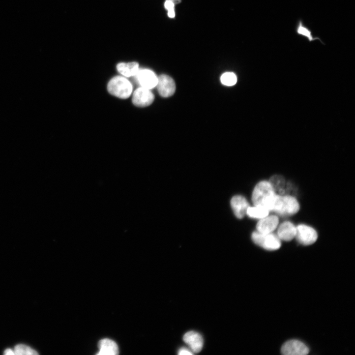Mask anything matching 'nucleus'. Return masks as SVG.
Returning a JSON list of instances; mask_svg holds the SVG:
<instances>
[{
  "label": "nucleus",
  "mask_w": 355,
  "mask_h": 355,
  "mask_svg": "<svg viewBox=\"0 0 355 355\" xmlns=\"http://www.w3.org/2000/svg\"><path fill=\"white\" fill-rule=\"evenodd\" d=\"M276 194L267 181H262L255 187L252 195L255 206L263 207L272 211Z\"/></svg>",
  "instance_id": "f257e3e1"
},
{
  "label": "nucleus",
  "mask_w": 355,
  "mask_h": 355,
  "mask_svg": "<svg viewBox=\"0 0 355 355\" xmlns=\"http://www.w3.org/2000/svg\"><path fill=\"white\" fill-rule=\"evenodd\" d=\"M299 205L293 197L276 195L272 211L283 216H291L298 212Z\"/></svg>",
  "instance_id": "f03ea898"
},
{
  "label": "nucleus",
  "mask_w": 355,
  "mask_h": 355,
  "mask_svg": "<svg viewBox=\"0 0 355 355\" xmlns=\"http://www.w3.org/2000/svg\"><path fill=\"white\" fill-rule=\"evenodd\" d=\"M107 88L111 94L121 99L129 98L133 90L131 83L122 76H116L112 79Z\"/></svg>",
  "instance_id": "7ed1b4c3"
},
{
  "label": "nucleus",
  "mask_w": 355,
  "mask_h": 355,
  "mask_svg": "<svg viewBox=\"0 0 355 355\" xmlns=\"http://www.w3.org/2000/svg\"><path fill=\"white\" fill-rule=\"evenodd\" d=\"M252 238L256 244L268 251L277 250L281 246L278 236L271 233L263 234L258 232H254Z\"/></svg>",
  "instance_id": "20e7f679"
},
{
  "label": "nucleus",
  "mask_w": 355,
  "mask_h": 355,
  "mask_svg": "<svg viewBox=\"0 0 355 355\" xmlns=\"http://www.w3.org/2000/svg\"><path fill=\"white\" fill-rule=\"evenodd\" d=\"M296 237L297 241L303 245H310L314 244L318 238L316 231L312 228L300 225L296 228Z\"/></svg>",
  "instance_id": "39448f33"
},
{
  "label": "nucleus",
  "mask_w": 355,
  "mask_h": 355,
  "mask_svg": "<svg viewBox=\"0 0 355 355\" xmlns=\"http://www.w3.org/2000/svg\"><path fill=\"white\" fill-rule=\"evenodd\" d=\"M281 352L284 355H306L309 353V349L301 341L291 340L282 346Z\"/></svg>",
  "instance_id": "423d86ee"
},
{
  "label": "nucleus",
  "mask_w": 355,
  "mask_h": 355,
  "mask_svg": "<svg viewBox=\"0 0 355 355\" xmlns=\"http://www.w3.org/2000/svg\"><path fill=\"white\" fill-rule=\"evenodd\" d=\"M154 96L150 89L141 87L135 90L132 97L133 104L139 107H145L152 104Z\"/></svg>",
  "instance_id": "0eeeda50"
},
{
  "label": "nucleus",
  "mask_w": 355,
  "mask_h": 355,
  "mask_svg": "<svg viewBox=\"0 0 355 355\" xmlns=\"http://www.w3.org/2000/svg\"><path fill=\"white\" fill-rule=\"evenodd\" d=\"M159 94L163 97H169L173 95L176 90V85L170 77L162 75L158 78L156 85Z\"/></svg>",
  "instance_id": "6e6552de"
},
{
  "label": "nucleus",
  "mask_w": 355,
  "mask_h": 355,
  "mask_svg": "<svg viewBox=\"0 0 355 355\" xmlns=\"http://www.w3.org/2000/svg\"><path fill=\"white\" fill-rule=\"evenodd\" d=\"M136 79L141 87L151 89L156 87L158 77L149 69L139 70L136 75Z\"/></svg>",
  "instance_id": "1a4fd4ad"
},
{
  "label": "nucleus",
  "mask_w": 355,
  "mask_h": 355,
  "mask_svg": "<svg viewBox=\"0 0 355 355\" xmlns=\"http://www.w3.org/2000/svg\"><path fill=\"white\" fill-rule=\"evenodd\" d=\"M183 340L194 353H199L203 349L204 339L198 332L193 331L188 332L184 335Z\"/></svg>",
  "instance_id": "9d476101"
},
{
  "label": "nucleus",
  "mask_w": 355,
  "mask_h": 355,
  "mask_svg": "<svg viewBox=\"0 0 355 355\" xmlns=\"http://www.w3.org/2000/svg\"><path fill=\"white\" fill-rule=\"evenodd\" d=\"M231 205L236 216L240 219L245 216L249 207L246 199L241 196L234 197L231 200Z\"/></svg>",
  "instance_id": "9b49d317"
},
{
  "label": "nucleus",
  "mask_w": 355,
  "mask_h": 355,
  "mask_svg": "<svg viewBox=\"0 0 355 355\" xmlns=\"http://www.w3.org/2000/svg\"><path fill=\"white\" fill-rule=\"evenodd\" d=\"M278 224L279 219L276 216H267L257 224V232L263 234L271 233L276 229Z\"/></svg>",
  "instance_id": "f8f14e48"
},
{
  "label": "nucleus",
  "mask_w": 355,
  "mask_h": 355,
  "mask_svg": "<svg viewBox=\"0 0 355 355\" xmlns=\"http://www.w3.org/2000/svg\"><path fill=\"white\" fill-rule=\"evenodd\" d=\"M296 232V228L292 223L285 222L279 226L277 236L281 240L290 241L295 237Z\"/></svg>",
  "instance_id": "ddd939ff"
},
{
  "label": "nucleus",
  "mask_w": 355,
  "mask_h": 355,
  "mask_svg": "<svg viewBox=\"0 0 355 355\" xmlns=\"http://www.w3.org/2000/svg\"><path fill=\"white\" fill-rule=\"evenodd\" d=\"M99 352L98 355H117L119 353L118 346L113 340L105 338L101 340L98 343Z\"/></svg>",
  "instance_id": "4468645a"
},
{
  "label": "nucleus",
  "mask_w": 355,
  "mask_h": 355,
  "mask_svg": "<svg viewBox=\"0 0 355 355\" xmlns=\"http://www.w3.org/2000/svg\"><path fill=\"white\" fill-rule=\"evenodd\" d=\"M139 65L137 62L120 63L117 66L118 72L126 77L136 76L139 70Z\"/></svg>",
  "instance_id": "2eb2a0df"
},
{
  "label": "nucleus",
  "mask_w": 355,
  "mask_h": 355,
  "mask_svg": "<svg viewBox=\"0 0 355 355\" xmlns=\"http://www.w3.org/2000/svg\"><path fill=\"white\" fill-rule=\"evenodd\" d=\"M274 190L275 193L279 195L284 196L286 193V186L284 178L279 175H275L271 178L269 182Z\"/></svg>",
  "instance_id": "dca6fc26"
},
{
  "label": "nucleus",
  "mask_w": 355,
  "mask_h": 355,
  "mask_svg": "<svg viewBox=\"0 0 355 355\" xmlns=\"http://www.w3.org/2000/svg\"><path fill=\"white\" fill-rule=\"evenodd\" d=\"M269 211L263 207H249L246 214L253 219H263L269 214Z\"/></svg>",
  "instance_id": "f3484780"
},
{
  "label": "nucleus",
  "mask_w": 355,
  "mask_h": 355,
  "mask_svg": "<svg viewBox=\"0 0 355 355\" xmlns=\"http://www.w3.org/2000/svg\"><path fill=\"white\" fill-rule=\"evenodd\" d=\"M296 33L306 38L309 42L316 40H320L318 37H314L312 31L306 27L301 21H299L296 29Z\"/></svg>",
  "instance_id": "a211bd4d"
},
{
  "label": "nucleus",
  "mask_w": 355,
  "mask_h": 355,
  "mask_svg": "<svg viewBox=\"0 0 355 355\" xmlns=\"http://www.w3.org/2000/svg\"><path fill=\"white\" fill-rule=\"evenodd\" d=\"M15 355H37L38 353L30 347L24 345L19 344L15 348Z\"/></svg>",
  "instance_id": "6ab92c4d"
},
{
  "label": "nucleus",
  "mask_w": 355,
  "mask_h": 355,
  "mask_svg": "<svg viewBox=\"0 0 355 355\" xmlns=\"http://www.w3.org/2000/svg\"><path fill=\"white\" fill-rule=\"evenodd\" d=\"M221 81L225 86H233L236 84L237 79V76L234 73L228 72L222 76Z\"/></svg>",
  "instance_id": "aec40b11"
},
{
  "label": "nucleus",
  "mask_w": 355,
  "mask_h": 355,
  "mask_svg": "<svg viewBox=\"0 0 355 355\" xmlns=\"http://www.w3.org/2000/svg\"><path fill=\"white\" fill-rule=\"evenodd\" d=\"M175 5L171 0H166L164 3V7L168 11V16L171 19H173L175 17Z\"/></svg>",
  "instance_id": "412c9836"
},
{
  "label": "nucleus",
  "mask_w": 355,
  "mask_h": 355,
  "mask_svg": "<svg viewBox=\"0 0 355 355\" xmlns=\"http://www.w3.org/2000/svg\"><path fill=\"white\" fill-rule=\"evenodd\" d=\"M194 353L190 350L186 348H181L178 351V355H192Z\"/></svg>",
  "instance_id": "4be33fe9"
},
{
  "label": "nucleus",
  "mask_w": 355,
  "mask_h": 355,
  "mask_svg": "<svg viewBox=\"0 0 355 355\" xmlns=\"http://www.w3.org/2000/svg\"><path fill=\"white\" fill-rule=\"evenodd\" d=\"M4 354L6 355H15L14 350L11 349H7L5 351Z\"/></svg>",
  "instance_id": "5701e85b"
},
{
  "label": "nucleus",
  "mask_w": 355,
  "mask_h": 355,
  "mask_svg": "<svg viewBox=\"0 0 355 355\" xmlns=\"http://www.w3.org/2000/svg\"><path fill=\"white\" fill-rule=\"evenodd\" d=\"M175 5L179 4L181 2V0H171Z\"/></svg>",
  "instance_id": "b1692460"
}]
</instances>
